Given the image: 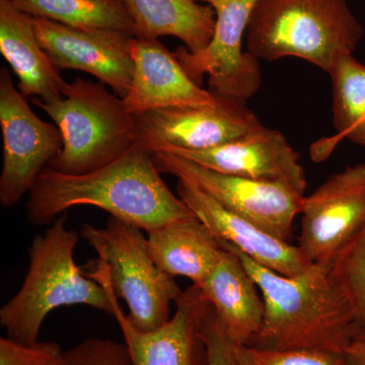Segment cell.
I'll use <instances>...</instances> for the list:
<instances>
[{"mask_svg":"<svg viewBox=\"0 0 365 365\" xmlns=\"http://www.w3.org/2000/svg\"><path fill=\"white\" fill-rule=\"evenodd\" d=\"M76 206H95L145 232L195 217L160 177L148 151L136 145L114 162L81 175L46 167L29 193L28 222L46 225Z\"/></svg>","mask_w":365,"mask_h":365,"instance_id":"1","label":"cell"},{"mask_svg":"<svg viewBox=\"0 0 365 365\" xmlns=\"http://www.w3.org/2000/svg\"><path fill=\"white\" fill-rule=\"evenodd\" d=\"M220 244L239 257L263 299V323L250 346L347 352L359 328L351 304L330 269L312 263L302 272L283 275Z\"/></svg>","mask_w":365,"mask_h":365,"instance_id":"2","label":"cell"},{"mask_svg":"<svg viewBox=\"0 0 365 365\" xmlns=\"http://www.w3.org/2000/svg\"><path fill=\"white\" fill-rule=\"evenodd\" d=\"M364 33L349 0H258L245 40L255 58L294 57L328 73L353 54Z\"/></svg>","mask_w":365,"mask_h":365,"instance_id":"3","label":"cell"},{"mask_svg":"<svg viewBox=\"0 0 365 365\" xmlns=\"http://www.w3.org/2000/svg\"><path fill=\"white\" fill-rule=\"evenodd\" d=\"M78 239L66 227L64 216L36 235L23 285L0 309V325L7 337L37 342L48 314L61 307L81 304L112 314L105 288L76 265L74 250Z\"/></svg>","mask_w":365,"mask_h":365,"instance_id":"4","label":"cell"},{"mask_svg":"<svg viewBox=\"0 0 365 365\" xmlns=\"http://www.w3.org/2000/svg\"><path fill=\"white\" fill-rule=\"evenodd\" d=\"M51 118L62 136V148L50 169L81 175L100 169L123 155L135 144L134 117L123 98L101 83L76 78L63 98L51 103L33 98Z\"/></svg>","mask_w":365,"mask_h":365,"instance_id":"5","label":"cell"},{"mask_svg":"<svg viewBox=\"0 0 365 365\" xmlns=\"http://www.w3.org/2000/svg\"><path fill=\"white\" fill-rule=\"evenodd\" d=\"M143 232L110 216L104 227L83 225L81 235L97 252L115 295L126 302L132 325L150 332L169 321L170 306L182 292L153 261Z\"/></svg>","mask_w":365,"mask_h":365,"instance_id":"6","label":"cell"},{"mask_svg":"<svg viewBox=\"0 0 365 365\" xmlns=\"http://www.w3.org/2000/svg\"><path fill=\"white\" fill-rule=\"evenodd\" d=\"M160 173L192 182L235 215L289 242L306 195L279 182L223 174L173 153H151Z\"/></svg>","mask_w":365,"mask_h":365,"instance_id":"7","label":"cell"},{"mask_svg":"<svg viewBox=\"0 0 365 365\" xmlns=\"http://www.w3.org/2000/svg\"><path fill=\"white\" fill-rule=\"evenodd\" d=\"M0 204L7 208L30 193L41 173L61 150L62 136L56 125L35 114L6 67L0 69Z\"/></svg>","mask_w":365,"mask_h":365,"instance_id":"8","label":"cell"},{"mask_svg":"<svg viewBox=\"0 0 365 365\" xmlns=\"http://www.w3.org/2000/svg\"><path fill=\"white\" fill-rule=\"evenodd\" d=\"M215 13V29L202 51L192 54L185 46L175 51L182 66L198 85L208 76L209 91L215 95L247 101L261 86L260 63L242 50L247 29L258 0H195Z\"/></svg>","mask_w":365,"mask_h":365,"instance_id":"9","label":"cell"},{"mask_svg":"<svg viewBox=\"0 0 365 365\" xmlns=\"http://www.w3.org/2000/svg\"><path fill=\"white\" fill-rule=\"evenodd\" d=\"M215 107H180L133 115L137 148L150 153L215 148L262 126L246 101L217 95Z\"/></svg>","mask_w":365,"mask_h":365,"instance_id":"10","label":"cell"},{"mask_svg":"<svg viewBox=\"0 0 365 365\" xmlns=\"http://www.w3.org/2000/svg\"><path fill=\"white\" fill-rule=\"evenodd\" d=\"M299 248L307 261L330 269L365 225V163L332 175L304 196Z\"/></svg>","mask_w":365,"mask_h":365,"instance_id":"11","label":"cell"},{"mask_svg":"<svg viewBox=\"0 0 365 365\" xmlns=\"http://www.w3.org/2000/svg\"><path fill=\"white\" fill-rule=\"evenodd\" d=\"M111 300L113 318L121 329L131 365H206L207 351L202 337L203 321L210 304L200 288L192 284L178 299L176 313L167 323L150 332L132 325L120 307L104 269L97 265L88 274Z\"/></svg>","mask_w":365,"mask_h":365,"instance_id":"12","label":"cell"},{"mask_svg":"<svg viewBox=\"0 0 365 365\" xmlns=\"http://www.w3.org/2000/svg\"><path fill=\"white\" fill-rule=\"evenodd\" d=\"M43 49L59 71L74 69L95 76L124 98L133 76L132 36L113 30H81L34 18Z\"/></svg>","mask_w":365,"mask_h":365,"instance_id":"13","label":"cell"},{"mask_svg":"<svg viewBox=\"0 0 365 365\" xmlns=\"http://www.w3.org/2000/svg\"><path fill=\"white\" fill-rule=\"evenodd\" d=\"M223 174L279 182L306 195L307 180L299 153L284 134L262 126L222 145L201 150H163Z\"/></svg>","mask_w":365,"mask_h":365,"instance_id":"14","label":"cell"},{"mask_svg":"<svg viewBox=\"0 0 365 365\" xmlns=\"http://www.w3.org/2000/svg\"><path fill=\"white\" fill-rule=\"evenodd\" d=\"M133 76L123 98L132 115L180 107H215L217 95L195 83L174 52L158 39L132 37Z\"/></svg>","mask_w":365,"mask_h":365,"instance_id":"15","label":"cell"},{"mask_svg":"<svg viewBox=\"0 0 365 365\" xmlns=\"http://www.w3.org/2000/svg\"><path fill=\"white\" fill-rule=\"evenodd\" d=\"M178 196L216 239L232 247L264 267L294 275L312 264L299 246L269 234L263 228L235 215L192 182L179 180Z\"/></svg>","mask_w":365,"mask_h":365,"instance_id":"16","label":"cell"},{"mask_svg":"<svg viewBox=\"0 0 365 365\" xmlns=\"http://www.w3.org/2000/svg\"><path fill=\"white\" fill-rule=\"evenodd\" d=\"M0 52L19 79L25 97H38L44 103L63 98L67 83L43 49L35 20L11 4L0 0Z\"/></svg>","mask_w":365,"mask_h":365,"instance_id":"17","label":"cell"},{"mask_svg":"<svg viewBox=\"0 0 365 365\" xmlns=\"http://www.w3.org/2000/svg\"><path fill=\"white\" fill-rule=\"evenodd\" d=\"M198 287L227 337L237 346L251 344L263 323L264 302L239 257L223 248L215 267Z\"/></svg>","mask_w":365,"mask_h":365,"instance_id":"18","label":"cell"},{"mask_svg":"<svg viewBox=\"0 0 365 365\" xmlns=\"http://www.w3.org/2000/svg\"><path fill=\"white\" fill-rule=\"evenodd\" d=\"M146 235L158 267L170 277L188 278L197 287L206 280L223 252L213 232L196 216L168 223Z\"/></svg>","mask_w":365,"mask_h":365,"instance_id":"19","label":"cell"},{"mask_svg":"<svg viewBox=\"0 0 365 365\" xmlns=\"http://www.w3.org/2000/svg\"><path fill=\"white\" fill-rule=\"evenodd\" d=\"M135 37L158 39L173 36L192 54L202 51L215 29V13L208 4L195 0H125Z\"/></svg>","mask_w":365,"mask_h":365,"instance_id":"20","label":"cell"},{"mask_svg":"<svg viewBox=\"0 0 365 365\" xmlns=\"http://www.w3.org/2000/svg\"><path fill=\"white\" fill-rule=\"evenodd\" d=\"M33 18L81 30H113L135 37L125 0H11Z\"/></svg>","mask_w":365,"mask_h":365,"instance_id":"21","label":"cell"},{"mask_svg":"<svg viewBox=\"0 0 365 365\" xmlns=\"http://www.w3.org/2000/svg\"><path fill=\"white\" fill-rule=\"evenodd\" d=\"M333 86L335 143L342 138L365 148V66L353 54L344 55L328 72Z\"/></svg>","mask_w":365,"mask_h":365,"instance_id":"22","label":"cell"},{"mask_svg":"<svg viewBox=\"0 0 365 365\" xmlns=\"http://www.w3.org/2000/svg\"><path fill=\"white\" fill-rule=\"evenodd\" d=\"M351 304L359 333L365 331V225L345 245L330 267Z\"/></svg>","mask_w":365,"mask_h":365,"instance_id":"23","label":"cell"},{"mask_svg":"<svg viewBox=\"0 0 365 365\" xmlns=\"http://www.w3.org/2000/svg\"><path fill=\"white\" fill-rule=\"evenodd\" d=\"M237 365H347L345 354L311 350L264 349L254 346L235 347Z\"/></svg>","mask_w":365,"mask_h":365,"instance_id":"24","label":"cell"},{"mask_svg":"<svg viewBox=\"0 0 365 365\" xmlns=\"http://www.w3.org/2000/svg\"><path fill=\"white\" fill-rule=\"evenodd\" d=\"M64 350L54 342L21 343L0 338V365H62Z\"/></svg>","mask_w":365,"mask_h":365,"instance_id":"25","label":"cell"},{"mask_svg":"<svg viewBox=\"0 0 365 365\" xmlns=\"http://www.w3.org/2000/svg\"><path fill=\"white\" fill-rule=\"evenodd\" d=\"M62 365H131L125 344L91 338L64 351Z\"/></svg>","mask_w":365,"mask_h":365,"instance_id":"26","label":"cell"},{"mask_svg":"<svg viewBox=\"0 0 365 365\" xmlns=\"http://www.w3.org/2000/svg\"><path fill=\"white\" fill-rule=\"evenodd\" d=\"M202 337L207 351L206 365H237L235 347L237 345L223 331L215 309L209 306L203 321Z\"/></svg>","mask_w":365,"mask_h":365,"instance_id":"27","label":"cell"},{"mask_svg":"<svg viewBox=\"0 0 365 365\" xmlns=\"http://www.w3.org/2000/svg\"><path fill=\"white\" fill-rule=\"evenodd\" d=\"M347 365H365V349L350 348L345 353Z\"/></svg>","mask_w":365,"mask_h":365,"instance_id":"28","label":"cell"},{"mask_svg":"<svg viewBox=\"0 0 365 365\" xmlns=\"http://www.w3.org/2000/svg\"><path fill=\"white\" fill-rule=\"evenodd\" d=\"M350 348H356V349H365V331L357 334L354 341H353L352 345ZM349 348V349H350Z\"/></svg>","mask_w":365,"mask_h":365,"instance_id":"29","label":"cell"}]
</instances>
